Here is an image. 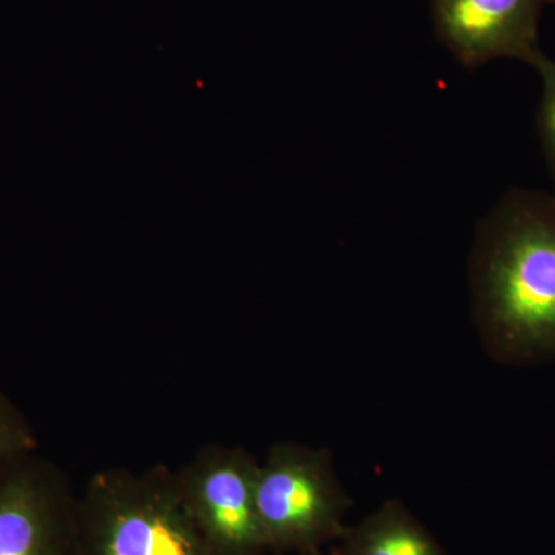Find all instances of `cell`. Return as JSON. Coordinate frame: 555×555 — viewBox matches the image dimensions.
<instances>
[{
  "label": "cell",
  "mask_w": 555,
  "mask_h": 555,
  "mask_svg": "<svg viewBox=\"0 0 555 555\" xmlns=\"http://www.w3.org/2000/svg\"><path fill=\"white\" fill-rule=\"evenodd\" d=\"M473 294L496 356H555V193L513 189L477 230Z\"/></svg>",
  "instance_id": "cell-1"
},
{
  "label": "cell",
  "mask_w": 555,
  "mask_h": 555,
  "mask_svg": "<svg viewBox=\"0 0 555 555\" xmlns=\"http://www.w3.org/2000/svg\"><path fill=\"white\" fill-rule=\"evenodd\" d=\"M75 555H211L182 502L175 470L108 467L76 499Z\"/></svg>",
  "instance_id": "cell-2"
},
{
  "label": "cell",
  "mask_w": 555,
  "mask_h": 555,
  "mask_svg": "<svg viewBox=\"0 0 555 555\" xmlns=\"http://www.w3.org/2000/svg\"><path fill=\"white\" fill-rule=\"evenodd\" d=\"M255 503L269 553L323 550L345 534L352 507L326 449L276 443L259 463Z\"/></svg>",
  "instance_id": "cell-3"
},
{
  "label": "cell",
  "mask_w": 555,
  "mask_h": 555,
  "mask_svg": "<svg viewBox=\"0 0 555 555\" xmlns=\"http://www.w3.org/2000/svg\"><path fill=\"white\" fill-rule=\"evenodd\" d=\"M259 463L243 448L211 444L175 470L182 502L211 555H268L255 503Z\"/></svg>",
  "instance_id": "cell-4"
},
{
  "label": "cell",
  "mask_w": 555,
  "mask_h": 555,
  "mask_svg": "<svg viewBox=\"0 0 555 555\" xmlns=\"http://www.w3.org/2000/svg\"><path fill=\"white\" fill-rule=\"evenodd\" d=\"M76 499L36 452L0 470V555H75Z\"/></svg>",
  "instance_id": "cell-5"
},
{
  "label": "cell",
  "mask_w": 555,
  "mask_h": 555,
  "mask_svg": "<svg viewBox=\"0 0 555 555\" xmlns=\"http://www.w3.org/2000/svg\"><path fill=\"white\" fill-rule=\"evenodd\" d=\"M550 0H433L437 38L467 68L542 53L539 24Z\"/></svg>",
  "instance_id": "cell-6"
},
{
  "label": "cell",
  "mask_w": 555,
  "mask_h": 555,
  "mask_svg": "<svg viewBox=\"0 0 555 555\" xmlns=\"http://www.w3.org/2000/svg\"><path fill=\"white\" fill-rule=\"evenodd\" d=\"M337 555H447L403 502L389 499L339 537Z\"/></svg>",
  "instance_id": "cell-7"
},
{
  "label": "cell",
  "mask_w": 555,
  "mask_h": 555,
  "mask_svg": "<svg viewBox=\"0 0 555 555\" xmlns=\"http://www.w3.org/2000/svg\"><path fill=\"white\" fill-rule=\"evenodd\" d=\"M36 448L38 440L30 423L0 393V470L35 454Z\"/></svg>",
  "instance_id": "cell-8"
},
{
  "label": "cell",
  "mask_w": 555,
  "mask_h": 555,
  "mask_svg": "<svg viewBox=\"0 0 555 555\" xmlns=\"http://www.w3.org/2000/svg\"><path fill=\"white\" fill-rule=\"evenodd\" d=\"M542 79L543 93L537 115V130L555 188V61L540 53L531 64Z\"/></svg>",
  "instance_id": "cell-9"
},
{
  "label": "cell",
  "mask_w": 555,
  "mask_h": 555,
  "mask_svg": "<svg viewBox=\"0 0 555 555\" xmlns=\"http://www.w3.org/2000/svg\"><path fill=\"white\" fill-rule=\"evenodd\" d=\"M292 555H326V554H324L323 550H317V551H308V553H299V554H292Z\"/></svg>",
  "instance_id": "cell-10"
}]
</instances>
